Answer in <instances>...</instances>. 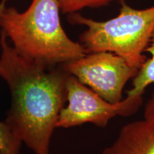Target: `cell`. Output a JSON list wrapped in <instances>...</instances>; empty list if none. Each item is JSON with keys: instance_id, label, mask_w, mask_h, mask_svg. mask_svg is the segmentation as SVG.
<instances>
[{"instance_id": "obj_2", "label": "cell", "mask_w": 154, "mask_h": 154, "mask_svg": "<svg viewBox=\"0 0 154 154\" xmlns=\"http://www.w3.org/2000/svg\"><path fill=\"white\" fill-rule=\"evenodd\" d=\"M59 10L58 0H32L23 12L6 7L0 15V27L25 59L46 66L64 64L87 52L63 30Z\"/></svg>"}, {"instance_id": "obj_10", "label": "cell", "mask_w": 154, "mask_h": 154, "mask_svg": "<svg viewBox=\"0 0 154 154\" xmlns=\"http://www.w3.org/2000/svg\"><path fill=\"white\" fill-rule=\"evenodd\" d=\"M144 118L147 119H154V91L151 97L146 103L144 108Z\"/></svg>"}, {"instance_id": "obj_5", "label": "cell", "mask_w": 154, "mask_h": 154, "mask_svg": "<svg viewBox=\"0 0 154 154\" xmlns=\"http://www.w3.org/2000/svg\"><path fill=\"white\" fill-rule=\"evenodd\" d=\"M61 66L68 74L111 103H119L124 99L125 86L138 70L122 57L109 51L86 54Z\"/></svg>"}, {"instance_id": "obj_9", "label": "cell", "mask_w": 154, "mask_h": 154, "mask_svg": "<svg viewBox=\"0 0 154 154\" xmlns=\"http://www.w3.org/2000/svg\"><path fill=\"white\" fill-rule=\"evenodd\" d=\"M113 0H58L63 13L76 12L86 7H100L109 5Z\"/></svg>"}, {"instance_id": "obj_11", "label": "cell", "mask_w": 154, "mask_h": 154, "mask_svg": "<svg viewBox=\"0 0 154 154\" xmlns=\"http://www.w3.org/2000/svg\"><path fill=\"white\" fill-rule=\"evenodd\" d=\"M7 0H2L0 2V15L3 12L4 10L6 9L7 6H6V3H7Z\"/></svg>"}, {"instance_id": "obj_1", "label": "cell", "mask_w": 154, "mask_h": 154, "mask_svg": "<svg viewBox=\"0 0 154 154\" xmlns=\"http://www.w3.org/2000/svg\"><path fill=\"white\" fill-rule=\"evenodd\" d=\"M0 77L8 85L11 106L5 122L35 154H49L51 136L66 99L69 74L25 59L0 36Z\"/></svg>"}, {"instance_id": "obj_6", "label": "cell", "mask_w": 154, "mask_h": 154, "mask_svg": "<svg viewBox=\"0 0 154 154\" xmlns=\"http://www.w3.org/2000/svg\"><path fill=\"white\" fill-rule=\"evenodd\" d=\"M102 154H154V119L144 118L124 125Z\"/></svg>"}, {"instance_id": "obj_8", "label": "cell", "mask_w": 154, "mask_h": 154, "mask_svg": "<svg viewBox=\"0 0 154 154\" xmlns=\"http://www.w3.org/2000/svg\"><path fill=\"white\" fill-rule=\"evenodd\" d=\"M22 141L5 121H0V154H19Z\"/></svg>"}, {"instance_id": "obj_3", "label": "cell", "mask_w": 154, "mask_h": 154, "mask_svg": "<svg viewBox=\"0 0 154 154\" xmlns=\"http://www.w3.org/2000/svg\"><path fill=\"white\" fill-rule=\"evenodd\" d=\"M69 20L86 27L79 42L87 54L112 52L138 69L147 58L144 53L154 30V5L138 9L121 0L119 14L109 20L99 22L78 13L71 14Z\"/></svg>"}, {"instance_id": "obj_4", "label": "cell", "mask_w": 154, "mask_h": 154, "mask_svg": "<svg viewBox=\"0 0 154 154\" xmlns=\"http://www.w3.org/2000/svg\"><path fill=\"white\" fill-rule=\"evenodd\" d=\"M66 99L68 104L59 114L57 128H67L86 123L105 128L117 116L133 115L143 103V96H126L119 103H111L71 74L66 81Z\"/></svg>"}, {"instance_id": "obj_7", "label": "cell", "mask_w": 154, "mask_h": 154, "mask_svg": "<svg viewBox=\"0 0 154 154\" xmlns=\"http://www.w3.org/2000/svg\"><path fill=\"white\" fill-rule=\"evenodd\" d=\"M150 54L138 69L137 74L132 79V87L126 96H143L146 88L154 84V30L151 40L146 49Z\"/></svg>"}]
</instances>
